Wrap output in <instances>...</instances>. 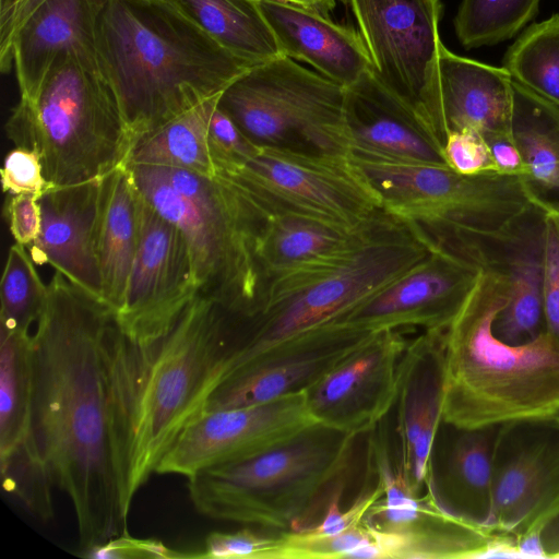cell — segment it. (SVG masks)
<instances>
[{
  "label": "cell",
  "mask_w": 559,
  "mask_h": 559,
  "mask_svg": "<svg viewBox=\"0 0 559 559\" xmlns=\"http://www.w3.org/2000/svg\"><path fill=\"white\" fill-rule=\"evenodd\" d=\"M281 534L266 535L245 527L235 532H214L207 535L201 558L275 559Z\"/></svg>",
  "instance_id": "cell-35"
},
{
  "label": "cell",
  "mask_w": 559,
  "mask_h": 559,
  "mask_svg": "<svg viewBox=\"0 0 559 559\" xmlns=\"http://www.w3.org/2000/svg\"><path fill=\"white\" fill-rule=\"evenodd\" d=\"M348 156L377 192L383 211L420 226L437 243L480 267L496 241L535 203L520 176L463 175L447 164L356 147Z\"/></svg>",
  "instance_id": "cell-7"
},
{
  "label": "cell",
  "mask_w": 559,
  "mask_h": 559,
  "mask_svg": "<svg viewBox=\"0 0 559 559\" xmlns=\"http://www.w3.org/2000/svg\"><path fill=\"white\" fill-rule=\"evenodd\" d=\"M218 106L257 144L346 156L353 146L346 88L286 56L248 70Z\"/></svg>",
  "instance_id": "cell-9"
},
{
  "label": "cell",
  "mask_w": 559,
  "mask_h": 559,
  "mask_svg": "<svg viewBox=\"0 0 559 559\" xmlns=\"http://www.w3.org/2000/svg\"><path fill=\"white\" fill-rule=\"evenodd\" d=\"M281 3L292 4L305 9L316 11L324 16L330 17V13L336 5V0H269Z\"/></svg>",
  "instance_id": "cell-43"
},
{
  "label": "cell",
  "mask_w": 559,
  "mask_h": 559,
  "mask_svg": "<svg viewBox=\"0 0 559 559\" xmlns=\"http://www.w3.org/2000/svg\"><path fill=\"white\" fill-rule=\"evenodd\" d=\"M31 342L24 448L71 500L81 550L128 533L131 504L118 408L124 337L115 310L55 271Z\"/></svg>",
  "instance_id": "cell-1"
},
{
  "label": "cell",
  "mask_w": 559,
  "mask_h": 559,
  "mask_svg": "<svg viewBox=\"0 0 559 559\" xmlns=\"http://www.w3.org/2000/svg\"><path fill=\"white\" fill-rule=\"evenodd\" d=\"M5 133L35 151L57 187L100 179L126 165L132 142L109 84L73 55L55 61L35 97L12 108Z\"/></svg>",
  "instance_id": "cell-8"
},
{
  "label": "cell",
  "mask_w": 559,
  "mask_h": 559,
  "mask_svg": "<svg viewBox=\"0 0 559 559\" xmlns=\"http://www.w3.org/2000/svg\"><path fill=\"white\" fill-rule=\"evenodd\" d=\"M481 267L438 245L419 264L380 288L334 323L362 331L445 330Z\"/></svg>",
  "instance_id": "cell-17"
},
{
  "label": "cell",
  "mask_w": 559,
  "mask_h": 559,
  "mask_svg": "<svg viewBox=\"0 0 559 559\" xmlns=\"http://www.w3.org/2000/svg\"><path fill=\"white\" fill-rule=\"evenodd\" d=\"M540 0H462L454 17L456 37L465 49L512 38L537 12Z\"/></svg>",
  "instance_id": "cell-33"
},
{
  "label": "cell",
  "mask_w": 559,
  "mask_h": 559,
  "mask_svg": "<svg viewBox=\"0 0 559 559\" xmlns=\"http://www.w3.org/2000/svg\"><path fill=\"white\" fill-rule=\"evenodd\" d=\"M510 74L457 56L443 44L439 52V99L445 138L450 131L472 130L486 142L511 138Z\"/></svg>",
  "instance_id": "cell-25"
},
{
  "label": "cell",
  "mask_w": 559,
  "mask_h": 559,
  "mask_svg": "<svg viewBox=\"0 0 559 559\" xmlns=\"http://www.w3.org/2000/svg\"><path fill=\"white\" fill-rule=\"evenodd\" d=\"M444 395V330L424 331L408 341L399 371L396 463L407 486L426 489L433 443L442 421Z\"/></svg>",
  "instance_id": "cell-19"
},
{
  "label": "cell",
  "mask_w": 559,
  "mask_h": 559,
  "mask_svg": "<svg viewBox=\"0 0 559 559\" xmlns=\"http://www.w3.org/2000/svg\"><path fill=\"white\" fill-rule=\"evenodd\" d=\"M207 134L217 175L246 159L255 144L242 133L218 103L210 117Z\"/></svg>",
  "instance_id": "cell-39"
},
{
  "label": "cell",
  "mask_w": 559,
  "mask_h": 559,
  "mask_svg": "<svg viewBox=\"0 0 559 559\" xmlns=\"http://www.w3.org/2000/svg\"><path fill=\"white\" fill-rule=\"evenodd\" d=\"M557 520L559 413L500 424L489 526L514 537L526 556L537 551V538Z\"/></svg>",
  "instance_id": "cell-13"
},
{
  "label": "cell",
  "mask_w": 559,
  "mask_h": 559,
  "mask_svg": "<svg viewBox=\"0 0 559 559\" xmlns=\"http://www.w3.org/2000/svg\"><path fill=\"white\" fill-rule=\"evenodd\" d=\"M218 176L267 216H297L356 233L384 213L377 192L346 155L255 143L246 159Z\"/></svg>",
  "instance_id": "cell-10"
},
{
  "label": "cell",
  "mask_w": 559,
  "mask_h": 559,
  "mask_svg": "<svg viewBox=\"0 0 559 559\" xmlns=\"http://www.w3.org/2000/svg\"><path fill=\"white\" fill-rule=\"evenodd\" d=\"M544 555L547 558H559V520L550 527L545 537Z\"/></svg>",
  "instance_id": "cell-44"
},
{
  "label": "cell",
  "mask_w": 559,
  "mask_h": 559,
  "mask_svg": "<svg viewBox=\"0 0 559 559\" xmlns=\"http://www.w3.org/2000/svg\"><path fill=\"white\" fill-rule=\"evenodd\" d=\"M284 56L309 63L322 76L347 88L372 70L359 32L316 11L258 0Z\"/></svg>",
  "instance_id": "cell-24"
},
{
  "label": "cell",
  "mask_w": 559,
  "mask_h": 559,
  "mask_svg": "<svg viewBox=\"0 0 559 559\" xmlns=\"http://www.w3.org/2000/svg\"><path fill=\"white\" fill-rule=\"evenodd\" d=\"M389 215L384 211L376 222L356 233L297 216H267L258 247L262 276L349 250L367 239Z\"/></svg>",
  "instance_id": "cell-28"
},
{
  "label": "cell",
  "mask_w": 559,
  "mask_h": 559,
  "mask_svg": "<svg viewBox=\"0 0 559 559\" xmlns=\"http://www.w3.org/2000/svg\"><path fill=\"white\" fill-rule=\"evenodd\" d=\"M217 44L258 66L283 55L258 0H173Z\"/></svg>",
  "instance_id": "cell-29"
},
{
  "label": "cell",
  "mask_w": 559,
  "mask_h": 559,
  "mask_svg": "<svg viewBox=\"0 0 559 559\" xmlns=\"http://www.w3.org/2000/svg\"><path fill=\"white\" fill-rule=\"evenodd\" d=\"M221 94L204 100L140 139L126 164L171 166L216 177L207 128Z\"/></svg>",
  "instance_id": "cell-30"
},
{
  "label": "cell",
  "mask_w": 559,
  "mask_h": 559,
  "mask_svg": "<svg viewBox=\"0 0 559 559\" xmlns=\"http://www.w3.org/2000/svg\"><path fill=\"white\" fill-rule=\"evenodd\" d=\"M84 557L93 559L127 558H178L186 557L176 552L157 539H139L129 533L118 535L107 542L83 551Z\"/></svg>",
  "instance_id": "cell-41"
},
{
  "label": "cell",
  "mask_w": 559,
  "mask_h": 559,
  "mask_svg": "<svg viewBox=\"0 0 559 559\" xmlns=\"http://www.w3.org/2000/svg\"><path fill=\"white\" fill-rule=\"evenodd\" d=\"M95 47L132 147L253 68L217 44L173 0H107L97 20Z\"/></svg>",
  "instance_id": "cell-3"
},
{
  "label": "cell",
  "mask_w": 559,
  "mask_h": 559,
  "mask_svg": "<svg viewBox=\"0 0 559 559\" xmlns=\"http://www.w3.org/2000/svg\"><path fill=\"white\" fill-rule=\"evenodd\" d=\"M368 441L369 463L382 495L365 514V522L381 532L384 558L472 559L518 556V540L490 526H479L443 510L426 490L416 493L392 463L385 419Z\"/></svg>",
  "instance_id": "cell-11"
},
{
  "label": "cell",
  "mask_w": 559,
  "mask_h": 559,
  "mask_svg": "<svg viewBox=\"0 0 559 559\" xmlns=\"http://www.w3.org/2000/svg\"><path fill=\"white\" fill-rule=\"evenodd\" d=\"M503 275L481 269L444 330L442 420L465 428L559 413V343L544 333L511 345L492 323L507 301Z\"/></svg>",
  "instance_id": "cell-4"
},
{
  "label": "cell",
  "mask_w": 559,
  "mask_h": 559,
  "mask_svg": "<svg viewBox=\"0 0 559 559\" xmlns=\"http://www.w3.org/2000/svg\"><path fill=\"white\" fill-rule=\"evenodd\" d=\"M356 439L316 423L263 453L190 476V499L213 520L282 532L311 527L344 486Z\"/></svg>",
  "instance_id": "cell-5"
},
{
  "label": "cell",
  "mask_w": 559,
  "mask_h": 559,
  "mask_svg": "<svg viewBox=\"0 0 559 559\" xmlns=\"http://www.w3.org/2000/svg\"><path fill=\"white\" fill-rule=\"evenodd\" d=\"M0 176L2 190L9 194L34 193L41 197L55 187L45 178L38 154L21 146L8 152Z\"/></svg>",
  "instance_id": "cell-38"
},
{
  "label": "cell",
  "mask_w": 559,
  "mask_h": 559,
  "mask_svg": "<svg viewBox=\"0 0 559 559\" xmlns=\"http://www.w3.org/2000/svg\"><path fill=\"white\" fill-rule=\"evenodd\" d=\"M500 425L476 428L441 421L433 443L426 490L448 513L489 526L492 459Z\"/></svg>",
  "instance_id": "cell-23"
},
{
  "label": "cell",
  "mask_w": 559,
  "mask_h": 559,
  "mask_svg": "<svg viewBox=\"0 0 559 559\" xmlns=\"http://www.w3.org/2000/svg\"><path fill=\"white\" fill-rule=\"evenodd\" d=\"M136 245L135 189L123 165L105 177L97 239L102 298L115 312L123 301Z\"/></svg>",
  "instance_id": "cell-27"
},
{
  "label": "cell",
  "mask_w": 559,
  "mask_h": 559,
  "mask_svg": "<svg viewBox=\"0 0 559 559\" xmlns=\"http://www.w3.org/2000/svg\"><path fill=\"white\" fill-rule=\"evenodd\" d=\"M105 177L55 186L44 193L39 198L41 230L37 240L27 247L36 265L49 264L72 283L99 297L97 239Z\"/></svg>",
  "instance_id": "cell-20"
},
{
  "label": "cell",
  "mask_w": 559,
  "mask_h": 559,
  "mask_svg": "<svg viewBox=\"0 0 559 559\" xmlns=\"http://www.w3.org/2000/svg\"><path fill=\"white\" fill-rule=\"evenodd\" d=\"M372 72L442 148L440 0H349Z\"/></svg>",
  "instance_id": "cell-12"
},
{
  "label": "cell",
  "mask_w": 559,
  "mask_h": 559,
  "mask_svg": "<svg viewBox=\"0 0 559 559\" xmlns=\"http://www.w3.org/2000/svg\"><path fill=\"white\" fill-rule=\"evenodd\" d=\"M488 145L498 174L526 176L525 164L512 136L492 140Z\"/></svg>",
  "instance_id": "cell-42"
},
{
  "label": "cell",
  "mask_w": 559,
  "mask_h": 559,
  "mask_svg": "<svg viewBox=\"0 0 559 559\" xmlns=\"http://www.w3.org/2000/svg\"><path fill=\"white\" fill-rule=\"evenodd\" d=\"M485 267L499 271L507 301L492 331L511 345L531 343L546 333L543 300L544 209L535 203L500 237Z\"/></svg>",
  "instance_id": "cell-22"
},
{
  "label": "cell",
  "mask_w": 559,
  "mask_h": 559,
  "mask_svg": "<svg viewBox=\"0 0 559 559\" xmlns=\"http://www.w3.org/2000/svg\"><path fill=\"white\" fill-rule=\"evenodd\" d=\"M542 206L544 209V316L547 333L559 343V207Z\"/></svg>",
  "instance_id": "cell-36"
},
{
  "label": "cell",
  "mask_w": 559,
  "mask_h": 559,
  "mask_svg": "<svg viewBox=\"0 0 559 559\" xmlns=\"http://www.w3.org/2000/svg\"><path fill=\"white\" fill-rule=\"evenodd\" d=\"M134 189L138 245L116 318L132 344L146 347L169 331L199 289L181 230Z\"/></svg>",
  "instance_id": "cell-14"
},
{
  "label": "cell",
  "mask_w": 559,
  "mask_h": 559,
  "mask_svg": "<svg viewBox=\"0 0 559 559\" xmlns=\"http://www.w3.org/2000/svg\"><path fill=\"white\" fill-rule=\"evenodd\" d=\"M502 68L515 82L559 105V13L527 27L506 51Z\"/></svg>",
  "instance_id": "cell-32"
},
{
  "label": "cell",
  "mask_w": 559,
  "mask_h": 559,
  "mask_svg": "<svg viewBox=\"0 0 559 559\" xmlns=\"http://www.w3.org/2000/svg\"><path fill=\"white\" fill-rule=\"evenodd\" d=\"M512 85V139L526 167L533 199L559 207V105L522 84Z\"/></svg>",
  "instance_id": "cell-26"
},
{
  "label": "cell",
  "mask_w": 559,
  "mask_h": 559,
  "mask_svg": "<svg viewBox=\"0 0 559 559\" xmlns=\"http://www.w3.org/2000/svg\"><path fill=\"white\" fill-rule=\"evenodd\" d=\"M313 424L305 391L262 404L206 411L181 430L156 473L189 478L263 453Z\"/></svg>",
  "instance_id": "cell-15"
},
{
  "label": "cell",
  "mask_w": 559,
  "mask_h": 559,
  "mask_svg": "<svg viewBox=\"0 0 559 559\" xmlns=\"http://www.w3.org/2000/svg\"><path fill=\"white\" fill-rule=\"evenodd\" d=\"M442 153L447 164L460 174L497 173L488 143L472 130L450 131Z\"/></svg>",
  "instance_id": "cell-37"
},
{
  "label": "cell",
  "mask_w": 559,
  "mask_h": 559,
  "mask_svg": "<svg viewBox=\"0 0 559 559\" xmlns=\"http://www.w3.org/2000/svg\"><path fill=\"white\" fill-rule=\"evenodd\" d=\"M407 344L400 330L377 331L310 385L314 421L356 437L373 430L395 405Z\"/></svg>",
  "instance_id": "cell-16"
},
{
  "label": "cell",
  "mask_w": 559,
  "mask_h": 559,
  "mask_svg": "<svg viewBox=\"0 0 559 559\" xmlns=\"http://www.w3.org/2000/svg\"><path fill=\"white\" fill-rule=\"evenodd\" d=\"M31 332L0 325V457L23 447L31 417Z\"/></svg>",
  "instance_id": "cell-31"
},
{
  "label": "cell",
  "mask_w": 559,
  "mask_h": 559,
  "mask_svg": "<svg viewBox=\"0 0 559 559\" xmlns=\"http://www.w3.org/2000/svg\"><path fill=\"white\" fill-rule=\"evenodd\" d=\"M240 364L239 316L201 293L150 346L124 336L118 407L130 504L177 436Z\"/></svg>",
  "instance_id": "cell-2"
},
{
  "label": "cell",
  "mask_w": 559,
  "mask_h": 559,
  "mask_svg": "<svg viewBox=\"0 0 559 559\" xmlns=\"http://www.w3.org/2000/svg\"><path fill=\"white\" fill-rule=\"evenodd\" d=\"M124 166L138 191L181 230L199 293L249 317L263 281L258 247L267 215L222 176L171 166Z\"/></svg>",
  "instance_id": "cell-6"
},
{
  "label": "cell",
  "mask_w": 559,
  "mask_h": 559,
  "mask_svg": "<svg viewBox=\"0 0 559 559\" xmlns=\"http://www.w3.org/2000/svg\"><path fill=\"white\" fill-rule=\"evenodd\" d=\"M40 195L34 193L9 194L4 216L16 243L25 248L34 243L41 230Z\"/></svg>",
  "instance_id": "cell-40"
},
{
  "label": "cell",
  "mask_w": 559,
  "mask_h": 559,
  "mask_svg": "<svg viewBox=\"0 0 559 559\" xmlns=\"http://www.w3.org/2000/svg\"><path fill=\"white\" fill-rule=\"evenodd\" d=\"M24 246H11L0 283V325L31 332L47 301L48 285L40 280Z\"/></svg>",
  "instance_id": "cell-34"
},
{
  "label": "cell",
  "mask_w": 559,
  "mask_h": 559,
  "mask_svg": "<svg viewBox=\"0 0 559 559\" xmlns=\"http://www.w3.org/2000/svg\"><path fill=\"white\" fill-rule=\"evenodd\" d=\"M107 0H43L17 31L1 71L14 70L20 98L38 93L55 61L73 55L98 68L95 33ZM99 69V68H98Z\"/></svg>",
  "instance_id": "cell-21"
},
{
  "label": "cell",
  "mask_w": 559,
  "mask_h": 559,
  "mask_svg": "<svg viewBox=\"0 0 559 559\" xmlns=\"http://www.w3.org/2000/svg\"><path fill=\"white\" fill-rule=\"evenodd\" d=\"M373 333L332 322L284 341L235 370L212 393L204 412L306 391Z\"/></svg>",
  "instance_id": "cell-18"
}]
</instances>
